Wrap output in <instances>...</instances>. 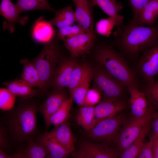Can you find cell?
<instances>
[{"instance_id": "6da1fadb", "label": "cell", "mask_w": 158, "mask_h": 158, "mask_svg": "<svg viewBox=\"0 0 158 158\" xmlns=\"http://www.w3.org/2000/svg\"><path fill=\"white\" fill-rule=\"evenodd\" d=\"M39 107L36 102L27 101L5 111L0 122L6 128L11 144L18 147L34 140L38 132L37 115Z\"/></svg>"}, {"instance_id": "7a4b0ae2", "label": "cell", "mask_w": 158, "mask_h": 158, "mask_svg": "<svg viewBox=\"0 0 158 158\" xmlns=\"http://www.w3.org/2000/svg\"><path fill=\"white\" fill-rule=\"evenodd\" d=\"M114 42L126 56L136 58L144 50L158 42V28L129 23L117 27Z\"/></svg>"}, {"instance_id": "3957f363", "label": "cell", "mask_w": 158, "mask_h": 158, "mask_svg": "<svg viewBox=\"0 0 158 158\" xmlns=\"http://www.w3.org/2000/svg\"><path fill=\"white\" fill-rule=\"evenodd\" d=\"M95 56L99 66L125 86L139 87L135 73L121 55L111 47L107 44L101 45L97 49Z\"/></svg>"}, {"instance_id": "277c9868", "label": "cell", "mask_w": 158, "mask_h": 158, "mask_svg": "<svg viewBox=\"0 0 158 158\" xmlns=\"http://www.w3.org/2000/svg\"><path fill=\"white\" fill-rule=\"evenodd\" d=\"M51 41L46 43L39 55L32 61L38 72L44 89L51 85L60 58L58 46Z\"/></svg>"}, {"instance_id": "5b68a950", "label": "cell", "mask_w": 158, "mask_h": 158, "mask_svg": "<svg viewBox=\"0 0 158 158\" xmlns=\"http://www.w3.org/2000/svg\"><path fill=\"white\" fill-rule=\"evenodd\" d=\"M93 72L95 88L101 94V101L120 99L126 86L99 66Z\"/></svg>"}, {"instance_id": "8992f818", "label": "cell", "mask_w": 158, "mask_h": 158, "mask_svg": "<svg viewBox=\"0 0 158 158\" xmlns=\"http://www.w3.org/2000/svg\"><path fill=\"white\" fill-rule=\"evenodd\" d=\"M124 121V116L119 113L96 123L89 131L87 136L99 142H112L119 133Z\"/></svg>"}, {"instance_id": "52a82bcc", "label": "cell", "mask_w": 158, "mask_h": 158, "mask_svg": "<svg viewBox=\"0 0 158 158\" xmlns=\"http://www.w3.org/2000/svg\"><path fill=\"white\" fill-rule=\"evenodd\" d=\"M152 109L146 116L141 118L133 117L124 123L113 141L120 154L128 148L138 135L142 128L152 117Z\"/></svg>"}, {"instance_id": "ba28073f", "label": "cell", "mask_w": 158, "mask_h": 158, "mask_svg": "<svg viewBox=\"0 0 158 158\" xmlns=\"http://www.w3.org/2000/svg\"><path fill=\"white\" fill-rule=\"evenodd\" d=\"M136 70L145 87L154 83V77L158 74V42L142 52Z\"/></svg>"}, {"instance_id": "9c48e42d", "label": "cell", "mask_w": 158, "mask_h": 158, "mask_svg": "<svg viewBox=\"0 0 158 158\" xmlns=\"http://www.w3.org/2000/svg\"><path fill=\"white\" fill-rule=\"evenodd\" d=\"M71 153L74 158H116L119 154L116 149L86 141L81 142L78 149Z\"/></svg>"}, {"instance_id": "30bf717a", "label": "cell", "mask_w": 158, "mask_h": 158, "mask_svg": "<svg viewBox=\"0 0 158 158\" xmlns=\"http://www.w3.org/2000/svg\"><path fill=\"white\" fill-rule=\"evenodd\" d=\"M96 37L94 31L86 32L65 40L64 44L72 57L75 58L90 52Z\"/></svg>"}, {"instance_id": "8fae6325", "label": "cell", "mask_w": 158, "mask_h": 158, "mask_svg": "<svg viewBox=\"0 0 158 158\" xmlns=\"http://www.w3.org/2000/svg\"><path fill=\"white\" fill-rule=\"evenodd\" d=\"M78 63L74 59L60 58L51 85L56 90L68 87L73 71Z\"/></svg>"}, {"instance_id": "7c38bea8", "label": "cell", "mask_w": 158, "mask_h": 158, "mask_svg": "<svg viewBox=\"0 0 158 158\" xmlns=\"http://www.w3.org/2000/svg\"><path fill=\"white\" fill-rule=\"evenodd\" d=\"M68 98L63 89H55L47 95L45 100L39 106L38 111L42 114L44 121L45 132H48L50 117Z\"/></svg>"}, {"instance_id": "4fadbf2b", "label": "cell", "mask_w": 158, "mask_h": 158, "mask_svg": "<svg viewBox=\"0 0 158 158\" xmlns=\"http://www.w3.org/2000/svg\"><path fill=\"white\" fill-rule=\"evenodd\" d=\"M139 87L131 85L127 87L130 94L129 104L133 117L138 118L147 116L152 110L145 92Z\"/></svg>"}, {"instance_id": "5bb4252c", "label": "cell", "mask_w": 158, "mask_h": 158, "mask_svg": "<svg viewBox=\"0 0 158 158\" xmlns=\"http://www.w3.org/2000/svg\"><path fill=\"white\" fill-rule=\"evenodd\" d=\"M76 22L85 32L93 31V8L90 0H73Z\"/></svg>"}, {"instance_id": "9a60e30c", "label": "cell", "mask_w": 158, "mask_h": 158, "mask_svg": "<svg viewBox=\"0 0 158 158\" xmlns=\"http://www.w3.org/2000/svg\"><path fill=\"white\" fill-rule=\"evenodd\" d=\"M1 15L7 20L6 29L10 33H12L15 29L16 23L24 25L28 18L27 16L20 17L15 4L11 0H1L0 7Z\"/></svg>"}, {"instance_id": "2e32d148", "label": "cell", "mask_w": 158, "mask_h": 158, "mask_svg": "<svg viewBox=\"0 0 158 158\" xmlns=\"http://www.w3.org/2000/svg\"><path fill=\"white\" fill-rule=\"evenodd\" d=\"M126 106L125 102L120 99L100 102L95 106V124L119 113L126 108Z\"/></svg>"}, {"instance_id": "e0dca14e", "label": "cell", "mask_w": 158, "mask_h": 158, "mask_svg": "<svg viewBox=\"0 0 158 158\" xmlns=\"http://www.w3.org/2000/svg\"><path fill=\"white\" fill-rule=\"evenodd\" d=\"M54 138L70 154L75 150V138L67 121L51 131L46 132Z\"/></svg>"}, {"instance_id": "ac0fdd59", "label": "cell", "mask_w": 158, "mask_h": 158, "mask_svg": "<svg viewBox=\"0 0 158 158\" xmlns=\"http://www.w3.org/2000/svg\"><path fill=\"white\" fill-rule=\"evenodd\" d=\"M35 142L42 145L45 148L47 158H65L69 153L47 133L39 135Z\"/></svg>"}, {"instance_id": "d6986e66", "label": "cell", "mask_w": 158, "mask_h": 158, "mask_svg": "<svg viewBox=\"0 0 158 158\" xmlns=\"http://www.w3.org/2000/svg\"><path fill=\"white\" fill-rule=\"evenodd\" d=\"M18 147L11 155L12 158H44L46 150L42 145L32 140L26 142Z\"/></svg>"}, {"instance_id": "ffe728a7", "label": "cell", "mask_w": 158, "mask_h": 158, "mask_svg": "<svg viewBox=\"0 0 158 158\" xmlns=\"http://www.w3.org/2000/svg\"><path fill=\"white\" fill-rule=\"evenodd\" d=\"M3 85L16 97L24 99L32 98L39 92V90L34 89L21 78L4 82Z\"/></svg>"}, {"instance_id": "44dd1931", "label": "cell", "mask_w": 158, "mask_h": 158, "mask_svg": "<svg viewBox=\"0 0 158 158\" xmlns=\"http://www.w3.org/2000/svg\"><path fill=\"white\" fill-rule=\"evenodd\" d=\"M93 69L88 65L82 79L73 91L70 97L80 107L84 105V100L86 93L93 78Z\"/></svg>"}, {"instance_id": "7402d4cb", "label": "cell", "mask_w": 158, "mask_h": 158, "mask_svg": "<svg viewBox=\"0 0 158 158\" xmlns=\"http://www.w3.org/2000/svg\"><path fill=\"white\" fill-rule=\"evenodd\" d=\"M49 21L45 20L43 17L37 19L34 25L32 35L36 41L46 43L52 41L54 35L53 28Z\"/></svg>"}, {"instance_id": "603a6c76", "label": "cell", "mask_w": 158, "mask_h": 158, "mask_svg": "<svg viewBox=\"0 0 158 158\" xmlns=\"http://www.w3.org/2000/svg\"><path fill=\"white\" fill-rule=\"evenodd\" d=\"M152 118V117L143 126L138 135L132 144L120 154L121 158L137 157L140 149L145 143L146 138L150 132L151 128Z\"/></svg>"}, {"instance_id": "cb8c5ba5", "label": "cell", "mask_w": 158, "mask_h": 158, "mask_svg": "<svg viewBox=\"0 0 158 158\" xmlns=\"http://www.w3.org/2000/svg\"><path fill=\"white\" fill-rule=\"evenodd\" d=\"M90 0L94 6H99L109 17L115 19L118 23L117 26L123 23V17L118 14L123 8L121 2H117L116 0Z\"/></svg>"}, {"instance_id": "d4e9b609", "label": "cell", "mask_w": 158, "mask_h": 158, "mask_svg": "<svg viewBox=\"0 0 158 158\" xmlns=\"http://www.w3.org/2000/svg\"><path fill=\"white\" fill-rule=\"evenodd\" d=\"M158 17V0H150L139 12L135 24L152 26Z\"/></svg>"}, {"instance_id": "484cf974", "label": "cell", "mask_w": 158, "mask_h": 158, "mask_svg": "<svg viewBox=\"0 0 158 158\" xmlns=\"http://www.w3.org/2000/svg\"><path fill=\"white\" fill-rule=\"evenodd\" d=\"M20 63L23 68L21 79L33 87L44 89L38 72L32 61L24 59L20 61Z\"/></svg>"}, {"instance_id": "4316f807", "label": "cell", "mask_w": 158, "mask_h": 158, "mask_svg": "<svg viewBox=\"0 0 158 158\" xmlns=\"http://www.w3.org/2000/svg\"><path fill=\"white\" fill-rule=\"evenodd\" d=\"M49 22L58 28L74 25L76 22L75 12L71 5L67 6L56 11L55 16Z\"/></svg>"}, {"instance_id": "83f0119b", "label": "cell", "mask_w": 158, "mask_h": 158, "mask_svg": "<svg viewBox=\"0 0 158 158\" xmlns=\"http://www.w3.org/2000/svg\"><path fill=\"white\" fill-rule=\"evenodd\" d=\"M95 106L85 105L80 106L77 115L78 124L87 131L95 123Z\"/></svg>"}, {"instance_id": "f1b7e54d", "label": "cell", "mask_w": 158, "mask_h": 158, "mask_svg": "<svg viewBox=\"0 0 158 158\" xmlns=\"http://www.w3.org/2000/svg\"><path fill=\"white\" fill-rule=\"evenodd\" d=\"M73 101V98L70 97L63 102L50 117L49 121L48 128L51 125H53L54 128H56L68 120Z\"/></svg>"}, {"instance_id": "f546056e", "label": "cell", "mask_w": 158, "mask_h": 158, "mask_svg": "<svg viewBox=\"0 0 158 158\" xmlns=\"http://www.w3.org/2000/svg\"><path fill=\"white\" fill-rule=\"evenodd\" d=\"M19 13L38 10H46L55 12L47 0H17L15 4Z\"/></svg>"}, {"instance_id": "4dcf8cb0", "label": "cell", "mask_w": 158, "mask_h": 158, "mask_svg": "<svg viewBox=\"0 0 158 158\" xmlns=\"http://www.w3.org/2000/svg\"><path fill=\"white\" fill-rule=\"evenodd\" d=\"M88 65L85 63L82 64L78 63L73 70L68 86L70 95L83 77Z\"/></svg>"}, {"instance_id": "1f68e13d", "label": "cell", "mask_w": 158, "mask_h": 158, "mask_svg": "<svg viewBox=\"0 0 158 158\" xmlns=\"http://www.w3.org/2000/svg\"><path fill=\"white\" fill-rule=\"evenodd\" d=\"M58 28L57 38L58 39L63 41L79 34L86 32L78 24L68 25Z\"/></svg>"}, {"instance_id": "d6a6232c", "label": "cell", "mask_w": 158, "mask_h": 158, "mask_svg": "<svg viewBox=\"0 0 158 158\" xmlns=\"http://www.w3.org/2000/svg\"><path fill=\"white\" fill-rule=\"evenodd\" d=\"M118 26L116 21L114 18L109 17L107 18L100 19L96 25V30L99 34L109 37L111 33L112 30L115 26Z\"/></svg>"}, {"instance_id": "836d02e7", "label": "cell", "mask_w": 158, "mask_h": 158, "mask_svg": "<svg viewBox=\"0 0 158 158\" xmlns=\"http://www.w3.org/2000/svg\"><path fill=\"white\" fill-rule=\"evenodd\" d=\"M16 96L7 88L0 89V109L5 111L10 110L15 105Z\"/></svg>"}, {"instance_id": "e575fe53", "label": "cell", "mask_w": 158, "mask_h": 158, "mask_svg": "<svg viewBox=\"0 0 158 158\" xmlns=\"http://www.w3.org/2000/svg\"><path fill=\"white\" fill-rule=\"evenodd\" d=\"M145 93L153 109H158V81L150 86L145 87Z\"/></svg>"}, {"instance_id": "d590c367", "label": "cell", "mask_w": 158, "mask_h": 158, "mask_svg": "<svg viewBox=\"0 0 158 158\" xmlns=\"http://www.w3.org/2000/svg\"><path fill=\"white\" fill-rule=\"evenodd\" d=\"M150 0H128L133 12V16L129 23L136 24L139 12Z\"/></svg>"}, {"instance_id": "8d00e7d4", "label": "cell", "mask_w": 158, "mask_h": 158, "mask_svg": "<svg viewBox=\"0 0 158 158\" xmlns=\"http://www.w3.org/2000/svg\"><path fill=\"white\" fill-rule=\"evenodd\" d=\"M101 99V94L98 90L96 88L89 89L85 97L84 105L95 106Z\"/></svg>"}, {"instance_id": "74e56055", "label": "cell", "mask_w": 158, "mask_h": 158, "mask_svg": "<svg viewBox=\"0 0 158 158\" xmlns=\"http://www.w3.org/2000/svg\"><path fill=\"white\" fill-rule=\"evenodd\" d=\"M11 144L7 130L0 122V148L8 153L11 149Z\"/></svg>"}, {"instance_id": "f35d334b", "label": "cell", "mask_w": 158, "mask_h": 158, "mask_svg": "<svg viewBox=\"0 0 158 158\" xmlns=\"http://www.w3.org/2000/svg\"><path fill=\"white\" fill-rule=\"evenodd\" d=\"M153 140L150 138L149 140L145 143L140 149L137 158H153Z\"/></svg>"}, {"instance_id": "ab89813d", "label": "cell", "mask_w": 158, "mask_h": 158, "mask_svg": "<svg viewBox=\"0 0 158 158\" xmlns=\"http://www.w3.org/2000/svg\"><path fill=\"white\" fill-rule=\"evenodd\" d=\"M150 128L152 129V133L150 138H158V112H153Z\"/></svg>"}, {"instance_id": "60d3db41", "label": "cell", "mask_w": 158, "mask_h": 158, "mask_svg": "<svg viewBox=\"0 0 158 158\" xmlns=\"http://www.w3.org/2000/svg\"><path fill=\"white\" fill-rule=\"evenodd\" d=\"M153 140V152L154 157L155 158H158V138Z\"/></svg>"}, {"instance_id": "b9f144b4", "label": "cell", "mask_w": 158, "mask_h": 158, "mask_svg": "<svg viewBox=\"0 0 158 158\" xmlns=\"http://www.w3.org/2000/svg\"><path fill=\"white\" fill-rule=\"evenodd\" d=\"M0 158H12L11 155L0 148Z\"/></svg>"}]
</instances>
